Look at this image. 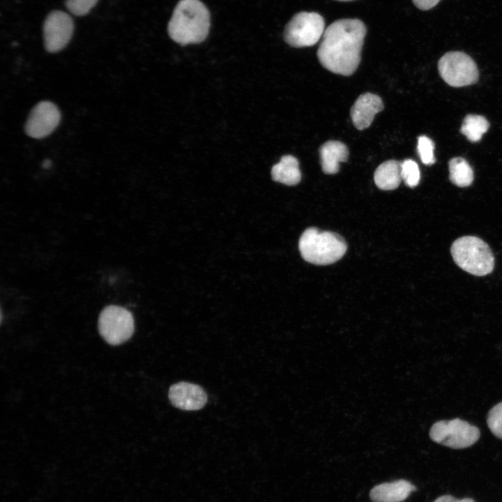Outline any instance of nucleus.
Instances as JSON below:
<instances>
[{
	"label": "nucleus",
	"mask_w": 502,
	"mask_h": 502,
	"mask_svg": "<svg viewBox=\"0 0 502 502\" xmlns=\"http://www.w3.org/2000/svg\"><path fill=\"white\" fill-rule=\"evenodd\" d=\"M60 119V111L56 105L41 101L31 111L25 124V132L31 137L44 138L54 130Z\"/></svg>",
	"instance_id": "nucleus-10"
},
{
	"label": "nucleus",
	"mask_w": 502,
	"mask_h": 502,
	"mask_svg": "<svg viewBox=\"0 0 502 502\" xmlns=\"http://www.w3.org/2000/svg\"><path fill=\"white\" fill-rule=\"evenodd\" d=\"M431 439L445 446L462 449L474 444L480 437L479 429L459 418L440 420L429 431Z\"/></svg>",
	"instance_id": "nucleus-7"
},
{
	"label": "nucleus",
	"mask_w": 502,
	"mask_h": 502,
	"mask_svg": "<svg viewBox=\"0 0 502 502\" xmlns=\"http://www.w3.org/2000/svg\"><path fill=\"white\" fill-rule=\"evenodd\" d=\"M298 248L306 261L315 265H328L340 259L347 247L344 238L337 234L310 227L302 234Z\"/></svg>",
	"instance_id": "nucleus-3"
},
{
	"label": "nucleus",
	"mask_w": 502,
	"mask_h": 502,
	"mask_svg": "<svg viewBox=\"0 0 502 502\" xmlns=\"http://www.w3.org/2000/svg\"><path fill=\"white\" fill-rule=\"evenodd\" d=\"M271 176L276 182L287 185L298 184L301 178L298 160L290 155L282 156L280 162L272 167Z\"/></svg>",
	"instance_id": "nucleus-15"
},
{
	"label": "nucleus",
	"mask_w": 502,
	"mask_h": 502,
	"mask_svg": "<svg viewBox=\"0 0 502 502\" xmlns=\"http://www.w3.org/2000/svg\"><path fill=\"white\" fill-rule=\"evenodd\" d=\"M489 128L488 121L482 116L468 114L464 119L460 132L471 142L480 140Z\"/></svg>",
	"instance_id": "nucleus-18"
},
{
	"label": "nucleus",
	"mask_w": 502,
	"mask_h": 502,
	"mask_svg": "<svg viewBox=\"0 0 502 502\" xmlns=\"http://www.w3.org/2000/svg\"><path fill=\"white\" fill-rule=\"evenodd\" d=\"M70 16L60 10L50 13L43 25L45 47L49 52L61 50L70 41L73 32Z\"/></svg>",
	"instance_id": "nucleus-9"
},
{
	"label": "nucleus",
	"mask_w": 502,
	"mask_h": 502,
	"mask_svg": "<svg viewBox=\"0 0 502 502\" xmlns=\"http://www.w3.org/2000/svg\"><path fill=\"white\" fill-rule=\"evenodd\" d=\"M450 252L455 264L469 273L484 276L494 269V257L491 249L476 236L457 238L452 244Z\"/></svg>",
	"instance_id": "nucleus-4"
},
{
	"label": "nucleus",
	"mask_w": 502,
	"mask_h": 502,
	"mask_svg": "<svg viewBox=\"0 0 502 502\" xmlns=\"http://www.w3.org/2000/svg\"><path fill=\"white\" fill-rule=\"evenodd\" d=\"M455 502H475V501L471 499L465 498V499H459V500L457 499V501Z\"/></svg>",
	"instance_id": "nucleus-26"
},
{
	"label": "nucleus",
	"mask_w": 502,
	"mask_h": 502,
	"mask_svg": "<svg viewBox=\"0 0 502 502\" xmlns=\"http://www.w3.org/2000/svg\"><path fill=\"white\" fill-rule=\"evenodd\" d=\"M402 179L401 162L395 160L381 163L374 174L375 184L379 188L384 190L397 188Z\"/></svg>",
	"instance_id": "nucleus-16"
},
{
	"label": "nucleus",
	"mask_w": 502,
	"mask_h": 502,
	"mask_svg": "<svg viewBox=\"0 0 502 502\" xmlns=\"http://www.w3.org/2000/svg\"><path fill=\"white\" fill-rule=\"evenodd\" d=\"M418 153L422 162L426 165H431L435 162L434 155V144L432 140L425 135L418 138Z\"/></svg>",
	"instance_id": "nucleus-20"
},
{
	"label": "nucleus",
	"mask_w": 502,
	"mask_h": 502,
	"mask_svg": "<svg viewBox=\"0 0 502 502\" xmlns=\"http://www.w3.org/2000/svg\"><path fill=\"white\" fill-rule=\"evenodd\" d=\"M441 0H412L414 5L422 10H427L434 7Z\"/></svg>",
	"instance_id": "nucleus-23"
},
{
	"label": "nucleus",
	"mask_w": 502,
	"mask_h": 502,
	"mask_svg": "<svg viewBox=\"0 0 502 502\" xmlns=\"http://www.w3.org/2000/svg\"><path fill=\"white\" fill-rule=\"evenodd\" d=\"M210 28V13L199 0H181L174 8L168 24L170 38L185 45L202 42Z\"/></svg>",
	"instance_id": "nucleus-2"
},
{
	"label": "nucleus",
	"mask_w": 502,
	"mask_h": 502,
	"mask_svg": "<svg viewBox=\"0 0 502 502\" xmlns=\"http://www.w3.org/2000/svg\"><path fill=\"white\" fill-rule=\"evenodd\" d=\"M457 499L451 495H443L437 498L434 502H455Z\"/></svg>",
	"instance_id": "nucleus-24"
},
{
	"label": "nucleus",
	"mask_w": 502,
	"mask_h": 502,
	"mask_svg": "<svg viewBox=\"0 0 502 502\" xmlns=\"http://www.w3.org/2000/svg\"><path fill=\"white\" fill-rule=\"evenodd\" d=\"M440 76L450 86L461 87L478 82L479 72L475 61L464 52L451 51L438 62Z\"/></svg>",
	"instance_id": "nucleus-6"
},
{
	"label": "nucleus",
	"mask_w": 502,
	"mask_h": 502,
	"mask_svg": "<svg viewBox=\"0 0 502 502\" xmlns=\"http://www.w3.org/2000/svg\"><path fill=\"white\" fill-rule=\"evenodd\" d=\"M384 107L381 98L376 94H361L351 108V118L353 126L360 130L371 125L375 115Z\"/></svg>",
	"instance_id": "nucleus-12"
},
{
	"label": "nucleus",
	"mask_w": 502,
	"mask_h": 502,
	"mask_svg": "<svg viewBox=\"0 0 502 502\" xmlns=\"http://www.w3.org/2000/svg\"><path fill=\"white\" fill-rule=\"evenodd\" d=\"M319 156L322 171L327 174H334L340 169V162L347 160L349 150L344 143L330 140L320 147Z\"/></svg>",
	"instance_id": "nucleus-14"
},
{
	"label": "nucleus",
	"mask_w": 502,
	"mask_h": 502,
	"mask_svg": "<svg viewBox=\"0 0 502 502\" xmlns=\"http://www.w3.org/2000/svg\"><path fill=\"white\" fill-rule=\"evenodd\" d=\"M401 175L406 185L410 188L416 187L419 183L420 178L418 164L411 159L404 160L401 162Z\"/></svg>",
	"instance_id": "nucleus-19"
},
{
	"label": "nucleus",
	"mask_w": 502,
	"mask_h": 502,
	"mask_svg": "<svg viewBox=\"0 0 502 502\" xmlns=\"http://www.w3.org/2000/svg\"><path fill=\"white\" fill-rule=\"evenodd\" d=\"M415 489V487L409 482L399 480L375 486L372 489L370 496L373 502H402Z\"/></svg>",
	"instance_id": "nucleus-13"
},
{
	"label": "nucleus",
	"mask_w": 502,
	"mask_h": 502,
	"mask_svg": "<svg viewBox=\"0 0 502 502\" xmlns=\"http://www.w3.org/2000/svg\"><path fill=\"white\" fill-rule=\"evenodd\" d=\"M487 423L493 434L502 439V402L490 409Z\"/></svg>",
	"instance_id": "nucleus-21"
},
{
	"label": "nucleus",
	"mask_w": 502,
	"mask_h": 502,
	"mask_svg": "<svg viewBox=\"0 0 502 502\" xmlns=\"http://www.w3.org/2000/svg\"><path fill=\"white\" fill-rule=\"evenodd\" d=\"M98 0H66L68 10L77 16L86 15L97 3Z\"/></svg>",
	"instance_id": "nucleus-22"
},
{
	"label": "nucleus",
	"mask_w": 502,
	"mask_h": 502,
	"mask_svg": "<svg viewBox=\"0 0 502 502\" xmlns=\"http://www.w3.org/2000/svg\"><path fill=\"white\" fill-rule=\"evenodd\" d=\"M366 31L365 24L358 19L333 22L325 30L317 50L320 63L335 74L352 75L360 62Z\"/></svg>",
	"instance_id": "nucleus-1"
},
{
	"label": "nucleus",
	"mask_w": 502,
	"mask_h": 502,
	"mask_svg": "<svg viewBox=\"0 0 502 502\" xmlns=\"http://www.w3.org/2000/svg\"><path fill=\"white\" fill-rule=\"evenodd\" d=\"M324 26V20L319 13L300 12L286 25L284 39L294 47L312 46L323 36Z\"/></svg>",
	"instance_id": "nucleus-5"
},
{
	"label": "nucleus",
	"mask_w": 502,
	"mask_h": 502,
	"mask_svg": "<svg viewBox=\"0 0 502 502\" xmlns=\"http://www.w3.org/2000/svg\"><path fill=\"white\" fill-rule=\"evenodd\" d=\"M337 1H353V0H337Z\"/></svg>",
	"instance_id": "nucleus-27"
},
{
	"label": "nucleus",
	"mask_w": 502,
	"mask_h": 502,
	"mask_svg": "<svg viewBox=\"0 0 502 502\" xmlns=\"http://www.w3.org/2000/svg\"><path fill=\"white\" fill-rule=\"evenodd\" d=\"M133 316L128 310L117 305L105 307L98 319V330L109 344L119 345L127 341L134 332Z\"/></svg>",
	"instance_id": "nucleus-8"
},
{
	"label": "nucleus",
	"mask_w": 502,
	"mask_h": 502,
	"mask_svg": "<svg viewBox=\"0 0 502 502\" xmlns=\"http://www.w3.org/2000/svg\"><path fill=\"white\" fill-rule=\"evenodd\" d=\"M51 161L50 160H45L42 164V167L45 169H48L51 167Z\"/></svg>",
	"instance_id": "nucleus-25"
},
{
	"label": "nucleus",
	"mask_w": 502,
	"mask_h": 502,
	"mask_svg": "<svg viewBox=\"0 0 502 502\" xmlns=\"http://www.w3.org/2000/svg\"><path fill=\"white\" fill-rule=\"evenodd\" d=\"M450 181L458 187H467L473 181V172L467 161L461 158H452L448 162Z\"/></svg>",
	"instance_id": "nucleus-17"
},
{
	"label": "nucleus",
	"mask_w": 502,
	"mask_h": 502,
	"mask_svg": "<svg viewBox=\"0 0 502 502\" xmlns=\"http://www.w3.org/2000/svg\"><path fill=\"white\" fill-rule=\"evenodd\" d=\"M169 399L176 408L185 411H196L204 406L207 395L204 389L198 385L179 382L170 387Z\"/></svg>",
	"instance_id": "nucleus-11"
}]
</instances>
